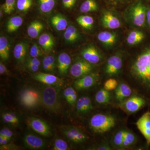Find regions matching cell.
Returning a JSON list of instances; mask_svg holds the SVG:
<instances>
[{
    "label": "cell",
    "mask_w": 150,
    "mask_h": 150,
    "mask_svg": "<svg viewBox=\"0 0 150 150\" xmlns=\"http://www.w3.org/2000/svg\"><path fill=\"white\" fill-rule=\"evenodd\" d=\"M98 38L100 42L108 46L113 45L116 40V35L107 31H103L98 33Z\"/></svg>",
    "instance_id": "obj_26"
},
{
    "label": "cell",
    "mask_w": 150,
    "mask_h": 150,
    "mask_svg": "<svg viewBox=\"0 0 150 150\" xmlns=\"http://www.w3.org/2000/svg\"><path fill=\"white\" fill-rule=\"evenodd\" d=\"M98 81L97 75L96 74L90 73L75 81L74 86L77 90H83L93 86L97 83Z\"/></svg>",
    "instance_id": "obj_10"
},
{
    "label": "cell",
    "mask_w": 150,
    "mask_h": 150,
    "mask_svg": "<svg viewBox=\"0 0 150 150\" xmlns=\"http://www.w3.org/2000/svg\"><path fill=\"white\" fill-rule=\"evenodd\" d=\"M42 50L37 43H34L30 50V55L33 58H38L43 55Z\"/></svg>",
    "instance_id": "obj_42"
},
{
    "label": "cell",
    "mask_w": 150,
    "mask_h": 150,
    "mask_svg": "<svg viewBox=\"0 0 150 150\" xmlns=\"http://www.w3.org/2000/svg\"><path fill=\"white\" fill-rule=\"evenodd\" d=\"M19 98L22 105L30 109L38 107L41 102L40 94L33 88L23 90L20 93Z\"/></svg>",
    "instance_id": "obj_4"
},
{
    "label": "cell",
    "mask_w": 150,
    "mask_h": 150,
    "mask_svg": "<svg viewBox=\"0 0 150 150\" xmlns=\"http://www.w3.org/2000/svg\"><path fill=\"white\" fill-rule=\"evenodd\" d=\"M43 28V24L40 22L34 21L30 24L28 28V34L31 38H36L40 35Z\"/></svg>",
    "instance_id": "obj_23"
},
{
    "label": "cell",
    "mask_w": 150,
    "mask_h": 150,
    "mask_svg": "<svg viewBox=\"0 0 150 150\" xmlns=\"http://www.w3.org/2000/svg\"><path fill=\"white\" fill-rule=\"evenodd\" d=\"M83 59L92 64H98L101 60V55L95 47L90 46L85 48L81 52Z\"/></svg>",
    "instance_id": "obj_15"
},
{
    "label": "cell",
    "mask_w": 150,
    "mask_h": 150,
    "mask_svg": "<svg viewBox=\"0 0 150 150\" xmlns=\"http://www.w3.org/2000/svg\"><path fill=\"white\" fill-rule=\"evenodd\" d=\"M78 24L82 27L86 29H91L93 26L94 20L91 16H81L76 19Z\"/></svg>",
    "instance_id": "obj_36"
},
{
    "label": "cell",
    "mask_w": 150,
    "mask_h": 150,
    "mask_svg": "<svg viewBox=\"0 0 150 150\" xmlns=\"http://www.w3.org/2000/svg\"><path fill=\"white\" fill-rule=\"evenodd\" d=\"M71 63V59L67 53H61L57 59V68L59 74L62 76H66L68 73Z\"/></svg>",
    "instance_id": "obj_17"
},
{
    "label": "cell",
    "mask_w": 150,
    "mask_h": 150,
    "mask_svg": "<svg viewBox=\"0 0 150 150\" xmlns=\"http://www.w3.org/2000/svg\"><path fill=\"white\" fill-rule=\"evenodd\" d=\"M23 140L25 145L31 149H41L46 146L45 142L41 138L30 133L25 134Z\"/></svg>",
    "instance_id": "obj_14"
},
{
    "label": "cell",
    "mask_w": 150,
    "mask_h": 150,
    "mask_svg": "<svg viewBox=\"0 0 150 150\" xmlns=\"http://www.w3.org/2000/svg\"><path fill=\"white\" fill-rule=\"evenodd\" d=\"M76 0H62L63 6L66 8H71L74 5Z\"/></svg>",
    "instance_id": "obj_45"
},
{
    "label": "cell",
    "mask_w": 150,
    "mask_h": 150,
    "mask_svg": "<svg viewBox=\"0 0 150 150\" xmlns=\"http://www.w3.org/2000/svg\"><path fill=\"white\" fill-rule=\"evenodd\" d=\"M52 149L54 150H68L69 149V145L64 140L58 138L54 141Z\"/></svg>",
    "instance_id": "obj_39"
},
{
    "label": "cell",
    "mask_w": 150,
    "mask_h": 150,
    "mask_svg": "<svg viewBox=\"0 0 150 150\" xmlns=\"http://www.w3.org/2000/svg\"><path fill=\"white\" fill-rule=\"evenodd\" d=\"M60 130L68 139L76 144H81L88 139V137L85 133L74 126H63Z\"/></svg>",
    "instance_id": "obj_6"
},
{
    "label": "cell",
    "mask_w": 150,
    "mask_h": 150,
    "mask_svg": "<svg viewBox=\"0 0 150 150\" xmlns=\"http://www.w3.org/2000/svg\"><path fill=\"white\" fill-rule=\"evenodd\" d=\"M93 150H112V148L107 143H103L98 145L96 147L94 148Z\"/></svg>",
    "instance_id": "obj_46"
},
{
    "label": "cell",
    "mask_w": 150,
    "mask_h": 150,
    "mask_svg": "<svg viewBox=\"0 0 150 150\" xmlns=\"http://www.w3.org/2000/svg\"><path fill=\"white\" fill-rule=\"evenodd\" d=\"M144 38V35L142 32L138 30L131 31L127 38V43L130 45L138 44Z\"/></svg>",
    "instance_id": "obj_31"
},
{
    "label": "cell",
    "mask_w": 150,
    "mask_h": 150,
    "mask_svg": "<svg viewBox=\"0 0 150 150\" xmlns=\"http://www.w3.org/2000/svg\"><path fill=\"white\" fill-rule=\"evenodd\" d=\"M64 96L67 102L71 105H74L76 103L77 96L73 88L70 87L66 88L64 92Z\"/></svg>",
    "instance_id": "obj_35"
},
{
    "label": "cell",
    "mask_w": 150,
    "mask_h": 150,
    "mask_svg": "<svg viewBox=\"0 0 150 150\" xmlns=\"http://www.w3.org/2000/svg\"><path fill=\"white\" fill-rule=\"evenodd\" d=\"M28 126L35 133L38 134L48 137L52 135V131L48 123L40 118L31 117L28 118Z\"/></svg>",
    "instance_id": "obj_7"
},
{
    "label": "cell",
    "mask_w": 150,
    "mask_h": 150,
    "mask_svg": "<svg viewBox=\"0 0 150 150\" xmlns=\"http://www.w3.org/2000/svg\"><path fill=\"white\" fill-rule=\"evenodd\" d=\"M41 102L48 110L59 113L61 110V103L59 87L48 86L44 87L40 93Z\"/></svg>",
    "instance_id": "obj_3"
},
{
    "label": "cell",
    "mask_w": 150,
    "mask_h": 150,
    "mask_svg": "<svg viewBox=\"0 0 150 150\" xmlns=\"http://www.w3.org/2000/svg\"><path fill=\"white\" fill-rule=\"evenodd\" d=\"M42 64L43 69L48 72H53L56 68L55 57L51 55L44 57L42 62Z\"/></svg>",
    "instance_id": "obj_30"
},
{
    "label": "cell",
    "mask_w": 150,
    "mask_h": 150,
    "mask_svg": "<svg viewBox=\"0 0 150 150\" xmlns=\"http://www.w3.org/2000/svg\"><path fill=\"white\" fill-rule=\"evenodd\" d=\"M32 3L33 0H17V8L21 11L25 12L30 8Z\"/></svg>",
    "instance_id": "obj_38"
},
{
    "label": "cell",
    "mask_w": 150,
    "mask_h": 150,
    "mask_svg": "<svg viewBox=\"0 0 150 150\" xmlns=\"http://www.w3.org/2000/svg\"><path fill=\"white\" fill-rule=\"evenodd\" d=\"M97 9V4L95 0H85L80 8V11L83 13L96 11Z\"/></svg>",
    "instance_id": "obj_32"
},
{
    "label": "cell",
    "mask_w": 150,
    "mask_h": 150,
    "mask_svg": "<svg viewBox=\"0 0 150 150\" xmlns=\"http://www.w3.org/2000/svg\"><path fill=\"white\" fill-rule=\"evenodd\" d=\"M64 38L68 43H73L79 39V34L75 26L70 25L67 27L64 33Z\"/></svg>",
    "instance_id": "obj_25"
},
{
    "label": "cell",
    "mask_w": 150,
    "mask_h": 150,
    "mask_svg": "<svg viewBox=\"0 0 150 150\" xmlns=\"http://www.w3.org/2000/svg\"><path fill=\"white\" fill-rule=\"evenodd\" d=\"M38 43L41 48L46 52L51 51L55 45L54 38L47 33H43L39 36Z\"/></svg>",
    "instance_id": "obj_21"
},
{
    "label": "cell",
    "mask_w": 150,
    "mask_h": 150,
    "mask_svg": "<svg viewBox=\"0 0 150 150\" xmlns=\"http://www.w3.org/2000/svg\"><path fill=\"white\" fill-rule=\"evenodd\" d=\"M129 71L131 87L140 93L150 94V48L136 56Z\"/></svg>",
    "instance_id": "obj_1"
},
{
    "label": "cell",
    "mask_w": 150,
    "mask_h": 150,
    "mask_svg": "<svg viewBox=\"0 0 150 150\" xmlns=\"http://www.w3.org/2000/svg\"><path fill=\"white\" fill-rule=\"evenodd\" d=\"M118 81L114 79H110L107 80L104 84V88L108 91L115 90L118 86Z\"/></svg>",
    "instance_id": "obj_41"
},
{
    "label": "cell",
    "mask_w": 150,
    "mask_h": 150,
    "mask_svg": "<svg viewBox=\"0 0 150 150\" xmlns=\"http://www.w3.org/2000/svg\"><path fill=\"white\" fill-rule=\"evenodd\" d=\"M28 45L24 42L17 43L13 49V56L18 62L24 63L27 56Z\"/></svg>",
    "instance_id": "obj_20"
},
{
    "label": "cell",
    "mask_w": 150,
    "mask_h": 150,
    "mask_svg": "<svg viewBox=\"0 0 150 150\" xmlns=\"http://www.w3.org/2000/svg\"><path fill=\"white\" fill-rule=\"evenodd\" d=\"M111 94L110 91L103 88L100 89L97 92L95 96V100L99 104H105L110 101Z\"/></svg>",
    "instance_id": "obj_27"
},
{
    "label": "cell",
    "mask_w": 150,
    "mask_h": 150,
    "mask_svg": "<svg viewBox=\"0 0 150 150\" xmlns=\"http://www.w3.org/2000/svg\"><path fill=\"white\" fill-rule=\"evenodd\" d=\"M137 128L144 137L147 144L150 145V112L147 111L141 116L136 123Z\"/></svg>",
    "instance_id": "obj_9"
},
{
    "label": "cell",
    "mask_w": 150,
    "mask_h": 150,
    "mask_svg": "<svg viewBox=\"0 0 150 150\" xmlns=\"http://www.w3.org/2000/svg\"><path fill=\"white\" fill-rule=\"evenodd\" d=\"M36 81L48 85L61 87L63 86L64 81L58 77L51 74L39 73L33 76Z\"/></svg>",
    "instance_id": "obj_12"
},
{
    "label": "cell",
    "mask_w": 150,
    "mask_h": 150,
    "mask_svg": "<svg viewBox=\"0 0 150 150\" xmlns=\"http://www.w3.org/2000/svg\"><path fill=\"white\" fill-rule=\"evenodd\" d=\"M147 19V22L148 24L150 27V9L146 13Z\"/></svg>",
    "instance_id": "obj_50"
},
{
    "label": "cell",
    "mask_w": 150,
    "mask_h": 150,
    "mask_svg": "<svg viewBox=\"0 0 150 150\" xmlns=\"http://www.w3.org/2000/svg\"><path fill=\"white\" fill-rule=\"evenodd\" d=\"M23 23L21 17L15 16L9 20L7 24V30L9 33L15 32L19 28Z\"/></svg>",
    "instance_id": "obj_28"
},
{
    "label": "cell",
    "mask_w": 150,
    "mask_h": 150,
    "mask_svg": "<svg viewBox=\"0 0 150 150\" xmlns=\"http://www.w3.org/2000/svg\"><path fill=\"white\" fill-rule=\"evenodd\" d=\"M102 22L103 27L108 29H117L121 26L119 20L110 12H105L103 13Z\"/></svg>",
    "instance_id": "obj_18"
},
{
    "label": "cell",
    "mask_w": 150,
    "mask_h": 150,
    "mask_svg": "<svg viewBox=\"0 0 150 150\" xmlns=\"http://www.w3.org/2000/svg\"><path fill=\"white\" fill-rule=\"evenodd\" d=\"M117 120L114 115L105 113H97L91 118L89 126L96 134H103L109 132L115 127Z\"/></svg>",
    "instance_id": "obj_2"
},
{
    "label": "cell",
    "mask_w": 150,
    "mask_h": 150,
    "mask_svg": "<svg viewBox=\"0 0 150 150\" xmlns=\"http://www.w3.org/2000/svg\"><path fill=\"white\" fill-rule=\"evenodd\" d=\"M13 132L8 128H4L0 131V136L7 137L11 139L13 136Z\"/></svg>",
    "instance_id": "obj_44"
},
{
    "label": "cell",
    "mask_w": 150,
    "mask_h": 150,
    "mask_svg": "<svg viewBox=\"0 0 150 150\" xmlns=\"http://www.w3.org/2000/svg\"><path fill=\"white\" fill-rule=\"evenodd\" d=\"M1 150H13L16 149L17 147L15 145L11 144H7L4 145H1Z\"/></svg>",
    "instance_id": "obj_47"
},
{
    "label": "cell",
    "mask_w": 150,
    "mask_h": 150,
    "mask_svg": "<svg viewBox=\"0 0 150 150\" xmlns=\"http://www.w3.org/2000/svg\"><path fill=\"white\" fill-rule=\"evenodd\" d=\"M93 108L91 98L88 96L81 97L76 103V109L79 114H86Z\"/></svg>",
    "instance_id": "obj_19"
},
{
    "label": "cell",
    "mask_w": 150,
    "mask_h": 150,
    "mask_svg": "<svg viewBox=\"0 0 150 150\" xmlns=\"http://www.w3.org/2000/svg\"><path fill=\"white\" fill-rule=\"evenodd\" d=\"M137 137L134 133L126 130L121 149L132 146L137 142Z\"/></svg>",
    "instance_id": "obj_34"
},
{
    "label": "cell",
    "mask_w": 150,
    "mask_h": 150,
    "mask_svg": "<svg viewBox=\"0 0 150 150\" xmlns=\"http://www.w3.org/2000/svg\"><path fill=\"white\" fill-rule=\"evenodd\" d=\"M26 67L28 70L33 72L37 71L40 68V66L30 62L28 59L26 60Z\"/></svg>",
    "instance_id": "obj_43"
},
{
    "label": "cell",
    "mask_w": 150,
    "mask_h": 150,
    "mask_svg": "<svg viewBox=\"0 0 150 150\" xmlns=\"http://www.w3.org/2000/svg\"><path fill=\"white\" fill-rule=\"evenodd\" d=\"M92 70V64L84 59L74 63L70 68V73L73 77L79 79L90 74Z\"/></svg>",
    "instance_id": "obj_8"
},
{
    "label": "cell",
    "mask_w": 150,
    "mask_h": 150,
    "mask_svg": "<svg viewBox=\"0 0 150 150\" xmlns=\"http://www.w3.org/2000/svg\"><path fill=\"white\" fill-rule=\"evenodd\" d=\"M7 72V68L6 66L1 62L0 63V74L1 75L5 74Z\"/></svg>",
    "instance_id": "obj_49"
},
{
    "label": "cell",
    "mask_w": 150,
    "mask_h": 150,
    "mask_svg": "<svg viewBox=\"0 0 150 150\" xmlns=\"http://www.w3.org/2000/svg\"><path fill=\"white\" fill-rule=\"evenodd\" d=\"M56 0H39V8L43 13H48L54 8Z\"/></svg>",
    "instance_id": "obj_37"
},
{
    "label": "cell",
    "mask_w": 150,
    "mask_h": 150,
    "mask_svg": "<svg viewBox=\"0 0 150 150\" xmlns=\"http://www.w3.org/2000/svg\"><path fill=\"white\" fill-rule=\"evenodd\" d=\"M10 140L7 137L0 136V145L1 146V145L7 144L10 142Z\"/></svg>",
    "instance_id": "obj_48"
},
{
    "label": "cell",
    "mask_w": 150,
    "mask_h": 150,
    "mask_svg": "<svg viewBox=\"0 0 150 150\" xmlns=\"http://www.w3.org/2000/svg\"><path fill=\"white\" fill-rule=\"evenodd\" d=\"M132 19L134 24L138 27L144 24L146 17V8L141 3H138L133 8L132 11Z\"/></svg>",
    "instance_id": "obj_13"
},
{
    "label": "cell",
    "mask_w": 150,
    "mask_h": 150,
    "mask_svg": "<svg viewBox=\"0 0 150 150\" xmlns=\"http://www.w3.org/2000/svg\"><path fill=\"white\" fill-rule=\"evenodd\" d=\"M123 62L121 57L114 55L108 60L105 68V72L109 76L117 75L122 69Z\"/></svg>",
    "instance_id": "obj_11"
},
{
    "label": "cell",
    "mask_w": 150,
    "mask_h": 150,
    "mask_svg": "<svg viewBox=\"0 0 150 150\" xmlns=\"http://www.w3.org/2000/svg\"><path fill=\"white\" fill-rule=\"evenodd\" d=\"M10 46L7 38L5 36L0 37V57L4 61H6L9 57Z\"/></svg>",
    "instance_id": "obj_24"
},
{
    "label": "cell",
    "mask_w": 150,
    "mask_h": 150,
    "mask_svg": "<svg viewBox=\"0 0 150 150\" xmlns=\"http://www.w3.org/2000/svg\"><path fill=\"white\" fill-rule=\"evenodd\" d=\"M51 24L58 31L64 30L68 27V21L65 17L62 15H55L51 18Z\"/></svg>",
    "instance_id": "obj_22"
},
{
    "label": "cell",
    "mask_w": 150,
    "mask_h": 150,
    "mask_svg": "<svg viewBox=\"0 0 150 150\" xmlns=\"http://www.w3.org/2000/svg\"><path fill=\"white\" fill-rule=\"evenodd\" d=\"M126 131V130L125 129H121L115 133L112 137L111 142L113 147L118 149H122V145Z\"/></svg>",
    "instance_id": "obj_29"
},
{
    "label": "cell",
    "mask_w": 150,
    "mask_h": 150,
    "mask_svg": "<svg viewBox=\"0 0 150 150\" xmlns=\"http://www.w3.org/2000/svg\"><path fill=\"white\" fill-rule=\"evenodd\" d=\"M146 101L142 97L137 95L131 96L118 104V107L125 112L133 113L144 107Z\"/></svg>",
    "instance_id": "obj_5"
},
{
    "label": "cell",
    "mask_w": 150,
    "mask_h": 150,
    "mask_svg": "<svg viewBox=\"0 0 150 150\" xmlns=\"http://www.w3.org/2000/svg\"><path fill=\"white\" fill-rule=\"evenodd\" d=\"M3 121L5 123L16 126L18 125L19 120L15 113L12 112H3L2 115Z\"/></svg>",
    "instance_id": "obj_33"
},
{
    "label": "cell",
    "mask_w": 150,
    "mask_h": 150,
    "mask_svg": "<svg viewBox=\"0 0 150 150\" xmlns=\"http://www.w3.org/2000/svg\"><path fill=\"white\" fill-rule=\"evenodd\" d=\"M114 91L115 99L119 103L129 98L133 93L131 86L125 83H121L118 84Z\"/></svg>",
    "instance_id": "obj_16"
},
{
    "label": "cell",
    "mask_w": 150,
    "mask_h": 150,
    "mask_svg": "<svg viewBox=\"0 0 150 150\" xmlns=\"http://www.w3.org/2000/svg\"><path fill=\"white\" fill-rule=\"evenodd\" d=\"M16 0H6L5 3L2 6V8L4 13L10 14L14 11Z\"/></svg>",
    "instance_id": "obj_40"
}]
</instances>
